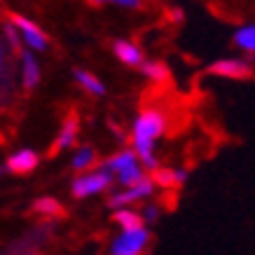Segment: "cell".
<instances>
[{"mask_svg":"<svg viewBox=\"0 0 255 255\" xmlns=\"http://www.w3.org/2000/svg\"><path fill=\"white\" fill-rule=\"evenodd\" d=\"M166 131V117L162 110L145 108L131 124V147L138 152L140 162L147 171H155L159 166L157 162V143Z\"/></svg>","mask_w":255,"mask_h":255,"instance_id":"cell-1","label":"cell"},{"mask_svg":"<svg viewBox=\"0 0 255 255\" xmlns=\"http://www.w3.org/2000/svg\"><path fill=\"white\" fill-rule=\"evenodd\" d=\"M103 166L117 178V183L122 187L136 185L138 180L145 178V166H143L138 152H136L133 147H122V150L113 152V155L103 162Z\"/></svg>","mask_w":255,"mask_h":255,"instance_id":"cell-2","label":"cell"},{"mask_svg":"<svg viewBox=\"0 0 255 255\" xmlns=\"http://www.w3.org/2000/svg\"><path fill=\"white\" fill-rule=\"evenodd\" d=\"M115 180L117 178L101 164L99 169L82 171V173H78V176L73 178V183H70V194H73L75 199H89V197L108 192Z\"/></svg>","mask_w":255,"mask_h":255,"instance_id":"cell-3","label":"cell"},{"mask_svg":"<svg viewBox=\"0 0 255 255\" xmlns=\"http://www.w3.org/2000/svg\"><path fill=\"white\" fill-rule=\"evenodd\" d=\"M150 241H152V232L147 230V225L122 230L110 241V255H140L147 251Z\"/></svg>","mask_w":255,"mask_h":255,"instance_id":"cell-4","label":"cell"},{"mask_svg":"<svg viewBox=\"0 0 255 255\" xmlns=\"http://www.w3.org/2000/svg\"><path fill=\"white\" fill-rule=\"evenodd\" d=\"M155 178H143V180H138L136 185H129V187H122L120 192L110 194L108 197V209H122V206H131V204H136V201L140 199H147V197H152L155 194Z\"/></svg>","mask_w":255,"mask_h":255,"instance_id":"cell-5","label":"cell"},{"mask_svg":"<svg viewBox=\"0 0 255 255\" xmlns=\"http://www.w3.org/2000/svg\"><path fill=\"white\" fill-rule=\"evenodd\" d=\"M9 21L21 31L23 47H28V49H33V52H47L49 38H47V33L42 31V26H38V23L33 21V19H28V16L16 14V12L9 14Z\"/></svg>","mask_w":255,"mask_h":255,"instance_id":"cell-6","label":"cell"},{"mask_svg":"<svg viewBox=\"0 0 255 255\" xmlns=\"http://www.w3.org/2000/svg\"><path fill=\"white\" fill-rule=\"evenodd\" d=\"M38 164H40V155L33 147H19V150H14V152L7 157L5 171H7V173H14V176H28L31 171L38 169Z\"/></svg>","mask_w":255,"mask_h":255,"instance_id":"cell-7","label":"cell"},{"mask_svg":"<svg viewBox=\"0 0 255 255\" xmlns=\"http://www.w3.org/2000/svg\"><path fill=\"white\" fill-rule=\"evenodd\" d=\"M38 52H33L28 47H23L19 52V68H21V87L26 92H31L40 85V78H42V70H40V63L35 59Z\"/></svg>","mask_w":255,"mask_h":255,"instance_id":"cell-8","label":"cell"},{"mask_svg":"<svg viewBox=\"0 0 255 255\" xmlns=\"http://www.w3.org/2000/svg\"><path fill=\"white\" fill-rule=\"evenodd\" d=\"M206 73H209V75H220V78L244 80L253 73V68H251L248 61H241V59H232V56H230V59H218V61H213L209 68H206Z\"/></svg>","mask_w":255,"mask_h":255,"instance_id":"cell-9","label":"cell"},{"mask_svg":"<svg viewBox=\"0 0 255 255\" xmlns=\"http://www.w3.org/2000/svg\"><path fill=\"white\" fill-rule=\"evenodd\" d=\"M113 52H115V56L120 59V63H124V66H129V68H140V63L145 61V56H143V49H140L136 42H131V40H115L113 42Z\"/></svg>","mask_w":255,"mask_h":255,"instance_id":"cell-10","label":"cell"},{"mask_svg":"<svg viewBox=\"0 0 255 255\" xmlns=\"http://www.w3.org/2000/svg\"><path fill=\"white\" fill-rule=\"evenodd\" d=\"M78 133H80V120L75 115H68L66 120H63L59 133H56L54 150H59V152L70 150V147L75 145V140H78Z\"/></svg>","mask_w":255,"mask_h":255,"instance_id":"cell-11","label":"cell"},{"mask_svg":"<svg viewBox=\"0 0 255 255\" xmlns=\"http://www.w3.org/2000/svg\"><path fill=\"white\" fill-rule=\"evenodd\" d=\"M99 155H96V147L94 145H80L75 152H73V159H70V169L75 173H82V171L94 169Z\"/></svg>","mask_w":255,"mask_h":255,"instance_id":"cell-12","label":"cell"},{"mask_svg":"<svg viewBox=\"0 0 255 255\" xmlns=\"http://www.w3.org/2000/svg\"><path fill=\"white\" fill-rule=\"evenodd\" d=\"M73 80L78 82V87H82V89H85L87 94H92V96H103V94H106V85H103L94 73H89V70L73 68Z\"/></svg>","mask_w":255,"mask_h":255,"instance_id":"cell-13","label":"cell"},{"mask_svg":"<svg viewBox=\"0 0 255 255\" xmlns=\"http://www.w3.org/2000/svg\"><path fill=\"white\" fill-rule=\"evenodd\" d=\"M232 42L237 49L246 52L253 56L255 54V23H244L232 33Z\"/></svg>","mask_w":255,"mask_h":255,"instance_id":"cell-14","label":"cell"},{"mask_svg":"<svg viewBox=\"0 0 255 255\" xmlns=\"http://www.w3.org/2000/svg\"><path fill=\"white\" fill-rule=\"evenodd\" d=\"M140 75L147 78L150 82H157V85H162V82H169V68H166V63L162 61H152V59H145V61L140 63Z\"/></svg>","mask_w":255,"mask_h":255,"instance_id":"cell-15","label":"cell"},{"mask_svg":"<svg viewBox=\"0 0 255 255\" xmlns=\"http://www.w3.org/2000/svg\"><path fill=\"white\" fill-rule=\"evenodd\" d=\"M113 220H115V225H120V230H131V227H140V225H145L143 213H140V211H133L131 206L115 209Z\"/></svg>","mask_w":255,"mask_h":255,"instance_id":"cell-16","label":"cell"},{"mask_svg":"<svg viewBox=\"0 0 255 255\" xmlns=\"http://www.w3.org/2000/svg\"><path fill=\"white\" fill-rule=\"evenodd\" d=\"M33 211L38 216H45V218H56L63 213V206L54 197H40V199L33 201Z\"/></svg>","mask_w":255,"mask_h":255,"instance_id":"cell-17","label":"cell"},{"mask_svg":"<svg viewBox=\"0 0 255 255\" xmlns=\"http://www.w3.org/2000/svg\"><path fill=\"white\" fill-rule=\"evenodd\" d=\"M152 173H155L152 178L159 187H176V169H159L157 166Z\"/></svg>","mask_w":255,"mask_h":255,"instance_id":"cell-18","label":"cell"},{"mask_svg":"<svg viewBox=\"0 0 255 255\" xmlns=\"http://www.w3.org/2000/svg\"><path fill=\"white\" fill-rule=\"evenodd\" d=\"M94 5H115L120 9H138L143 0H92Z\"/></svg>","mask_w":255,"mask_h":255,"instance_id":"cell-19","label":"cell"},{"mask_svg":"<svg viewBox=\"0 0 255 255\" xmlns=\"http://www.w3.org/2000/svg\"><path fill=\"white\" fill-rule=\"evenodd\" d=\"M140 213H143L145 225H152L159 220V206H157V204H145V206L140 209Z\"/></svg>","mask_w":255,"mask_h":255,"instance_id":"cell-20","label":"cell"},{"mask_svg":"<svg viewBox=\"0 0 255 255\" xmlns=\"http://www.w3.org/2000/svg\"><path fill=\"white\" fill-rule=\"evenodd\" d=\"M187 180V171L185 169H176V187H180Z\"/></svg>","mask_w":255,"mask_h":255,"instance_id":"cell-21","label":"cell"},{"mask_svg":"<svg viewBox=\"0 0 255 255\" xmlns=\"http://www.w3.org/2000/svg\"><path fill=\"white\" fill-rule=\"evenodd\" d=\"M183 19H185V14H183V9H171V21H176V23H180L183 21Z\"/></svg>","mask_w":255,"mask_h":255,"instance_id":"cell-22","label":"cell"}]
</instances>
